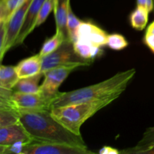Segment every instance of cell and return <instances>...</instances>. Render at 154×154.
<instances>
[{
	"label": "cell",
	"instance_id": "e0dca14e",
	"mask_svg": "<svg viewBox=\"0 0 154 154\" xmlns=\"http://www.w3.org/2000/svg\"><path fill=\"white\" fill-rule=\"evenodd\" d=\"M73 46L76 54L81 59L87 61L93 62V60L102 52L101 48L93 46L83 41L76 40L73 42Z\"/></svg>",
	"mask_w": 154,
	"mask_h": 154
},
{
	"label": "cell",
	"instance_id": "44dd1931",
	"mask_svg": "<svg viewBox=\"0 0 154 154\" xmlns=\"http://www.w3.org/2000/svg\"><path fill=\"white\" fill-rule=\"evenodd\" d=\"M83 21L81 20L79 18L76 17V15L72 11V8L69 7V14H68V20H67V29L68 35H69V38L71 42H75L77 39V32L79 26Z\"/></svg>",
	"mask_w": 154,
	"mask_h": 154
},
{
	"label": "cell",
	"instance_id": "8fae6325",
	"mask_svg": "<svg viewBox=\"0 0 154 154\" xmlns=\"http://www.w3.org/2000/svg\"><path fill=\"white\" fill-rule=\"evenodd\" d=\"M45 2V0H32V1L26 14L23 26L14 46H18L23 43L26 38L34 30L33 27H34L35 23L37 20L41 8Z\"/></svg>",
	"mask_w": 154,
	"mask_h": 154
},
{
	"label": "cell",
	"instance_id": "cb8c5ba5",
	"mask_svg": "<svg viewBox=\"0 0 154 154\" xmlns=\"http://www.w3.org/2000/svg\"><path fill=\"white\" fill-rule=\"evenodd\" d=\"M106 46L115 51H120L128 46V42L122 35L115 33L108 35Z\"/></svg>",
	"mask_w": 154,
	"mask_h": 154
},
{
	"label": "cell",
	"instance_id": "f1b7e54d",
	"mask_svg": "<svg viewBox=\"0 0 154 154\" xmlns=\"http://www.w3.org/2000/svg\"><path fill=\"white\" fill-rule=\"evenodd\" d=\"M146 33H149V34H153L154 35V21L150 24V26H148L147 29V32Z\"/></svg>",
	"mask_w": 154,
	"mask_h": 154
},
{
	"label": "cell",
	"instance_id": "d6986e66",
	"mask_svg": "<svg viewBox=\"0 0 154 154\" xmlns=\"http://www.w3.org/2000/svg\"><path fill=\"white\" fill-rule=\"evenodd\" d=\"M65 40H66V37L60 32L56 30L55 34L51 38L47 39L43 44L39 51V54L42 57L51 54V53L57 51Z\"/></svg>",
	"mask_w": 154,
	"mask_h": 154
},
{
	"label": "cell",
	"instance_id": "5bb4252c",
	"mask_svg": "<svg viewBox=\"0 0 154 154\" xmlns=\"http://www.w3.org/2000/svg\"><path fill=\"white\" fill-rule=\"evenodd\" d=\"M154 149V126L149 128L144 132L142 138L132 148L123 150L120 153H148Z\"/></svg>",
	"mask_w": 154,
	"mask_h": 154
},
{
	"label": "cell",
	"instance_id": "d4e9b609",
	"mask_svg": "<svg viewBox=\"0 0 154 154\" xmlns=\"http://www.w3.org/2000/svg\"><path fill=\"white\" fill-rule=\"evenodd\" d=\"M6 35H7V29H6V22L0 21V60L4 58V49L6 43Z\"/></svg>",
	"mask_w": 154,
	"mask_h": 154
},
{
	"label": "cell",
	"instance_id": "ffe728a7",
	"mask_svg": "<svg viewBox=\"0 0 154 154\" xmlns=\"http://www.w3.org/2000/svg\"><path fill=\"white\" fill-rule=\"evenodd\" d=\"M24 0H0V21L7 23Z\"/></svg>",
	"mask_w": 154,
	"mask_h": 154
},
{
	"label": "cell",
	"instance_id": "83f0119b",
	"mask_svg": "<svg viewBox=\"0 0 154 154\" xmlns=\"http://www.w3.org/2000/svg\"><path fill=\"white\" fill-rule=\"evenodd\" d=\"M146 5H147V0H137V6L138 7H142L146 8Z\"/></svg>",
	"mask_w": 154,
	"mask_h": 154
},
{
	"label": "cell",
	"instance_id": "484cf974",
	"mask_svg": "<svg viewBox=\"0 0 154 154\" xmlns=\"http://www.w3.org/2000/svg\"><path fill=\"white\" fill-rule=\"evenodd\" d=\"M144 43L154 53V35L146 33L144 37Z\"/></svg>",
	"mask_w": 154,
	"mask_h": 154
},
{
	"label": "cell",
	"instance_id": "4fadbf2b",
	"mask_svg": "<svg viewBox=\"0 0 154 154\" xmlns=\"http://www.w3.org/2000/svg\"><path fill=\"white\" fill-rule=\"evenodd\" d=\"M70 0H55L54 1V16H55L57 31L60 32L66 39L69 38L67 29V20Z\"/></svg>",
	"mask_w": 154,
	"mask_h": 154
},
{
	"label": "cell",
	"instance_id": "9c48e42d",
	"mask_svg": "<svg viewBox=\"0 0 154 154\" xmlns=\"http://www.w3.org/2000/svg\"><path fill=\"white\" fill-rule=\"evenodd\" d=\"M108 35L104 30L95 24L83 21L78 27L76 40L83 41L93 46L102 48L106 45Z\"/></svg>",
	"mask_w": 154,
	"mask_h": 154
},
{
	"label": "cell",
	"instance_id": "2e32d148",
	"mask_svg": "<svg viewBox=\"0 0 154 154\" xmlns=\"http://www.w3.org/2000/svg\"><path fill=\"white\" fill-rule=\"evenodd\" d=\"M20 78L17 73L15 66H4L2 64L0 67V87L13 90Z\"/></svg>",
	"mask_w": 154,
	"mask_h": 154
},
{
	"label": "cell",
	"instance_id": "6da1fadb",
	"mask_svg": "<svg viewBox=\"0 0 154 154\" xmlns=\"http://www.w3.org/2000/svg\"><path fill=\"white\" fill-rule=\"evenodd\" d=\"M19 120L32 140L87 147L81 135L60 124L48 110L19 111Z\"/></svg>",
	"mask_w": 154,
	"mask_h": 154
},
{
	"label": "cell",
	"instance_id": "ac0fdd59",
	"mask_svg": "<svg viewBox=\"0 0 154 154\" xmlns=\"http://www.w3.org/2000/svg\"><path fill=\"white\" fill-rule=\"evenodd\" d=\"M148 11L142 7H138L131 13L129 17L130 24L135 29L141 30L144 29L148 22Z\"/></svg>",
	"mask_w": 154,
	"mask_h": 154
},
{
	"label": "cell",
	"instance_id": "7c38bea8",
	"mask_svg": "<svg viewBox=\"0 0 154 154\" xmlns=\"http://www.w3.org/2000/svg\"><path fill=\"white\" fill-rule=\"evenodd\" d=\"M42 58L39 54L26 58L21 60L16 66V71L20 79L29 78L42 73Z\"/></svg>",
	"mask_w": 154,
	"mask_h": 154
},
{
	"label": "cell",
	"instance_id": "603a6c76",
	"mask_svg": "<svg viewBox=\"0 0 154 154\" xmlns=\"http://www.w3.org/2000/svg\"><path fill=\"white\" fill-rule=\"evenodd\" d=\"M54 1L55 0H45L43 5L41 8L40 11H39L38 15L37 20L35 23L34 27H33L34 29L45 22V20L48 17L51 12L52 11V10H54Z\"/></svg>",
	"mask_w": 154,
	"mask_h": 154
},
{
	"label": "cell",
	"instance_id": "9a60e30c",
	"mask_svg": "<svg viewBox=\"0 0 154 154\" xmlns=\"http://www.w3.org/2000/svg\"><path fill=\"white\" fill-rule=\"evenodd\" d=\"M44 76L43 73H40L35 76L29 78H21L19 80L14 87L13 91L20 92L23 93H38L40 92V86L39 82L42 77Z\"/></svg>",
	"mask_w": 154,
	"mask_h": 154
},
{
	"label": "cell",
	"instance_id": "ba28073f",
	"mask_svg": "<svg viewBox=\"0 0 154 154\" xmlns=\"http://www.w3.org/2000/svg\"><path fill=\"white\" fill-rule=\"evenodd\" d=\"M32 1V0H24L23 2L20 5L16 11L11 17L8 21L6 23L7 35H6V43L4 49V55L14 45Z\"/></svg>",
	"mask_w": 154,
	"mask_h": 154
},
{
	"label": "cell",
	"instance_id": "277c9868",
	"mask_svg": "<svg viewBox=\"0 0 154 154\" xmlns=\"http://www.w3.org/2000/svg\"><path fill=\"white\" fill-rule=\"evenodd\" d=\"M92 63L81 59L75 51L73 42L66 39L57 51L42 58V72L44 74L50 69L65 65L79 64L84 67L90 66Z\"/></svg>",
	"mask_w": 154,
	"mask_h": 154
},
{
	"label": "cell",
	"instance_id": "8992f818",
	"mask_svg": "<svg viewBox=\"0 0 154 154\" xmlns=\"http://www.w3.org/2000/svg\"><path fill=\"white\" fill-rule=\"evenodd\" d=\"M87 147L60 143L32 141L27 144L22 154H92Z\"/></svg>",
	"mask_w": 154,
	"mask_h": 154
},
{
	"label": "cell",
	"instance_id": "5b68a950",
	"mask_svg": "<svg viewBox=\"0 0 154 154\" xmlns=\"http://www.w3.org/2000/svg\"><path fill=\"white\" fill-rule=\"evenodd\" d=\"M79 67H82L79 64L65 65L50 69L44 73V79L42 84L40 86V92L47 98L54 100L58 96L60 92L59 87L62 85L65 80L73 71Z\"/></svg>",
	"mask_w": 154,
	"mask_h": 154
},
{
	"label": "cell",
	"instance_id": "7402d4cb",
	"mask_svg": "<svg viewBox=\"0 0 154 154\" xmlns=\"http://www.w3.org/2000/svg\"><path fill=\"white\" fill-rule=\"evenodd\" d=\"M20 123L19 114L8 109H0V127L11 126Z\"/></svg>",
	"mask_w": 154,
	"mask_h": 154
},
{
	"label": "cell",
	"instance_id": "4316f807",
	"mask_svg": "<svg viewBox=\"0 0 154 154\" xmlns=\"http://www.w3.org/2000/svg\"><path fill=\"white\" fill-rule=\"evenodd\" d=\"M120 153V150L113 148L111 147H103L99 150V153L100 154H118Z\"/></svg>",
	"mask_w": 154,
	"mask_h": 154
},
{
	"label": "cell",
	"instance_id": "7a4b0ae2",
	"mask_svg": "<svg viewBox=\"0 0 154 154\" xmlns=\"http://www.w3.org/2000/svg\"><path fill=\"white\" fill-rule=\"evenodd\" d=\"M135 73V69H131L119 72L111 78L93 85L72 91L60 92L58 96L53 101L51 108L80 102L101 100L113 96L120 97L126 90Z\"/></svg>",
	"mask_w": 154,
	"mask_h": 154
},
{
	"label": "cell",
	"instance_id": "3957f363",
	"mask_svg": "<svg viewBox=\"0 0 154 154\" xmlns=\"http://www.w3.org/2000/svg\"><path fill=\"white\" fill-rule=\"evenodd\" d=\"M117 98L119 97L113 96L101 100L56 107L51 108V114L57 121L69 131L78 135H81V126L89 118L93 117L101 109L110 105Z\"/></svg>",
	"mask_w": 154,
	"mask_h": 154
},
{
	"label": "cell",
	"instance_id": "52a82bcc",
	"mask_svg": "<svg viewBox=\"0 0 154 154\" xmlns=\"http://www.w3.org/2000/svg\"><path fill=\"white\" fill-rule=\"evenodd\" d=\"M11 101L15 108L23 110H48L51 111L53 99L47 98L41 93H23L13 91Z\"/></svg>",
	"mask_w": 154,
	"mask_h": 154
},
{
	"label": "cell",
	"instance_id": "30bf717a",
	"mask_svg": "<svg viewBox=\"0 0 154 154\" xmlns=\"http://www.w3.org/2000/svg\"><path fill=\"white\" fill-rule=\"evenodd\" d=\"M32 141V138L26 132L20 122L17 124L0 127L1 145H11L20 141L31 142Z\"/></svg>",
	"mask_w": 154,
	"mask_h": 154
}]
</instances>
